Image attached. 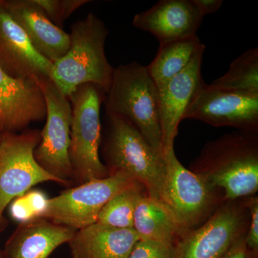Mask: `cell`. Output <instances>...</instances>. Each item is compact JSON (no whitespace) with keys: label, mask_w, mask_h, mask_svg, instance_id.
<instances>
[{"label":"cell","mask_w":258,"mask_h":258,"mask_svg":"<svg viewBox=\"0 0 258 258\" xmlns=\"http://www.w3.org/2000/svg\"><path fill=\"white\" fill-rule=\"evenodd\" d=\"M203 18L191 0H161L136 15L133 25L152 34L163 45L196 36Z\"/></svg>","instance_id":"cell-15"},{"label":"cell","mask_w":258,"mask_h":258,"mask_svg":"<svg viewBox=\"0 0 258 258\" xmlns=\"http://www.w3.org/2000/svg\"><path fill=\"white\" fill-rule=\"evenodd\" d=\"M47 200L46 195L40 190H30L11 202L10 215L20 223L41 218L46 208Z\"/></svg>","instance_id":"cell-23"},{"label":"cell","mask_w":258,"mask_h":258,"mask_svg":"<svg viewBox=\"0 0 258 258\" xmlns=\"http://www.w3.org/2000/svg\"><path fill=\"white\" fill-rule=\"evenodd\" d=\"M103 104L106 115L128 120L153 147L164 152L159 91L147 66L133 61L114 69Z\"/></svg>","instance_id":"cell-3"},{"label":"cell","mask_w":258,"mask_h":258,"mask_svg":"<svg viewBox=\"0 0 258 258\" xmlns=\"http://www.w3.org/2000/svg\"><path fill=\"white\" fill-rule=\"evenodd\" d=\"M164 157L165 176L160 200L175 219L181 238L211 217L218 189L186 169L178 160L174 148L164 152Z\"/></svg>","instance_id":"cell-6"},{"label":"cell","mask_w":258,"mask_h":258,"mask_svg":"<svg viewBox=\"0 0 258 258\" xmlns=\"http://www.w3.org/2000/svg\"><path fill=\"white\" fill-rule=\"evenodd\" d=\"M121 172L91 180L48 198L41 218L77 231L96 223L103 207L118 191L134 182Z\"/></svg>","instance_id":"cell-9"},{"label":"cell","mask_w":258,"mask_h":258,"mask_svg":"<svg viewBox=\"0 0 258 258\" xmlns=\"http://www.w3.org/2000/svg\"><path fill=\"white\" fill-rule=\"evenodd\" d=\"M76 231L45 218L20 223L7 241L5 258H48L57 247L69 243Z\"/></svg>","instance_id":"cell-17"},{"label":"cell","mask_w":258,"mask_h":258,"mask_svg":"<svg viewBox=\"0 0 258 258\" xmlns=\"http://www.w3.org/2000/svg\"><path fill=\"white\" fill-rule=\"evenodd\" d=\"M46 103V123L40 131V143L34 152L35 160L62 184H74V174L69 158L72 107L50 79L37 80Z\"/></svg>","instance_id":"cell-8"},{"label":"cell","mask_w":258,"mask_h":258,"mask_svg":"<svg viewBox=\"0 0 258 258\" xmlns=\"http://www.w3.org/2000/svg\"><path fill=\"white\" fill-rule=\"evenodd\" d=\"M211 85L221 89L258 95V47L242 52L231 62L228 71Z\"/></svg>","instance_id":"cell-21"},{"label":"cell","mask_w":258,"mask_h":258,"mask_svg":"<svg viewBox=\"0 0 258 258\" xmlns=\"http://www.w3.org/2000/svg\"><path fill=\"white\" fill-rule=\"evenodd\" d=\"M139 240L134 229L96 222L76 231L68 244L73 258H128Z\"/></svg>","instance_id":"cell-18"},{"label":"cell","mask_w":258,"mask_h":258,"mask_svg":"<svg viewBox=\"0 0 258 258\" xmlns=\"http://www.w3.org/2000/svg\"><path fill=\"white\" fill-rule=\"evenodd\" d=\"M108 34L105 23L93 13L73 24L69 50L52 63V81L64 96L69 98L86 83L108 91L114 72L105 52Z\"/></svg>","instance_id":"cell-2"},{"label":"cell","mask_w":258,"mask_h":258,"mask_svg":"<svg viewBox=\"0 0 258 258\" xmlns=\"http://www.w3.org/2000/svg\"><path fill=\"white\" fill-rule=\"evenodd\" d=\"M230 202L176 241L174 258H220L246 233L244 210Z\"/></svg>","instance_id":"cell-11"},{"label":"cell","mask_w":258,"mask_h":258,"mask_svg":"<svg viewBox=\"0 0 258 258\" xmlns=\"http://www.w3.org/2000/svg\"><path fill=\"white\" fill-rule=\"evenodd\" d=\"M4 4L40 55L53 63L66 55L69 34L52 23L35 0H11Z\"/></svg>","instance_id":"cell-16"},{"label":"cell","mask_w":258,"mask_h":258,"mask_svg":"<svg viewBox=\"0 0 258 258\" xmlns=\"http://www.w3.org/2000/svg\"><path fill=\"white\" fill-rule=\"evenodd\" d=\"M245 235L239 237L220 258H257L249 253L246 245Z\"/></svg>","instance_id":"cell-27"},{"label":"cell","mask_w":258,"mask_h":258,"mask_svg":"<svg viewBox=\"0 0 258 258\" xmlns=\"http://www.w3.org/2000/svg\"><path fill=\"white\" fill-rule=\"evenodd\" d=\"M204 17L216 13L221 8L222 0H191Z\"/></svg>","instance_id":"cell-28"},{"label":"cell","mask_w":258,"mask_h":258,"mask_svg":"<svg viewBox=\"0 0 258 258\" xmlns=\"http://www.w3.org/2000/svg\"><path fill=\"white\" fill-rule=\"evenodd\" d=\"M2 137H3V134H2L1 132H0V143H1Z\"/></svg>","instance_id":"cell-30"},{"label":"cell","mask_w":258,"mask_h":258,"mask_svg":"<svg viewBox=\"0 0 258 258\" xmlns=\"http://www.w3.org/2000/svg\"><path fill=\"white\" fill-rule=\"evenodd\" d=\"M52 23L60 28L64 22L88 0H35Z\"/></svg>","instance_id":"cell-24"},{"label":"cell","mask_w":258,"mask_h":258,"mask_svg":"<svg viewBox=\"0 0 258 258\" xmlns=\"http://www.w3.org/2000/svg\"><path fill=\"white\" fill-rule=\"evenodd\" d=\"M205 50L204 47L186 69L158 88L164 152L174 148L179 123L185 111L205 82L202 76Z\"/></svg>","instance_id":"cell-13"},{"label":"cell","mask_w":258,"mask_h":258,"mask_svg":"<svg viewBox=\"0 0 258 258\" xmlns=\"http://www.w3.org/2000/svg\"><path fill=\"white\" fill-rule=\"evenodd\" d=\"M191 168L222 189L225 201L254 195L258 189L257 134L240 131L208 142Z\"/></svg>","instance_id":"cell-1"},{"label":"cell","mask_w":258,"mask_h":258,"mask_svg":"<svg viewBox=\"0 0 258 258\" xmlns=\"http://www.w3.org/2000/svg\"><path fill=\"white\" fill-rule=\"evenodd\" d=\"M105 96L106 91L101 86L86 83L69 97L72 107L69 158L76 186L109 176L99 157L102 142L100 113Z\"/></svg>","instance_id":"cell-5"},{"label":"cell","mask_w":258,"mask_h":258,"mask_svg":"<svg viewBox=\"0 0 258 258\" xmlns=\"http://www.w3.org/2000/svg\"><path fill=\"white\" fill-rule=\"evenodd\" d=\"M0 66L15 78L52 80V62L32 46L4 2H0Z\"/></svg>","instance_id":"cell-14"},{"label":"cell","mask_w":258,"mask_h":258,"mask_svg":"<svg viewBox=\"0 0 258 258\" xmlns=\"http://www.w3.org/2000/svg\"><path fill=\"white\" fill-rule=\"evenodd\" d=\"M40 141L38 129L3 134L0 143V232L8 225L4 212L13 200L40 183L52 181L62 184L35 160L34 152Z\"/></svg>","instance_id":"cell-7"},{"label":"cell","mask_w":258,"mask_h":258,"mask_svg":"<svg viewBox=\"0 0 258 258\" xmlns=\"http://www.w3.org/2000/svg\"><path fill=\"white\" fill-rule=\"evenodd\" d=\"M147 194L143 185L131 183L106 203L98 215L101 225L119 229H133L134 211L140 199Z\"/></svg>","instance_id":"cell-22"},{"label":"cell","mask_w":258,"mask_h":258,"mask_svg":"<svg viewBox=\"0 0 258 258\" xmlns=\"http://www.w3.org/2000/svg\"><path fill=\"white\" fill-rule=\"evenodd\" d=\"M102 154L109 174L121 172L143 185L150 198L160 200L165 176L164 152L146 140L128 120L106 115Z\"/></svg>","instance_id":"cell-4"},{"label":"cell","mask_w":258,"mask_h":258,"mask_svg":"<svg viewBox=\"0 0 258 258\" xmlns=\"http://www.w3.org/2000/svg\"><path fill=\"white\" fill-rule=\"evenodd\" d=\"M184 119L257 134L258 95L221 89L204 82L185 111Z\"/></svg>","instance_id":"cell-10"},{"label":"cell","mask_w":258,"mask_h":258,"mask_svg":"<svg viewBox=\"0 0 258 258\" xmlns=\"http://www.w3.org/2000/svg\"><path fill=\"white\" fill-rule=\"evenodd\" d=\"M133 229L140 240L175 243L180 237L175 219L165 205L147 194L139 200L135 209Z\"/></svg>","instance_id":"cell-19"},{"label":"cell","mask_w":258,"mask_h":258,"mask_svg":"<svg viewBox=\"0 0 258 258\" xmlns=\"http://www.w3.org/2000/svg\"><path fill=\"white\" fill-rule=\"evenodd\" d=\"M204 47L198 35L159 45L155 58L147 66L157 88L186 69Z\"/></svg>","instance_id":"cell-20"},{"label":"cell","mask_w":258,"mask_h":258,"mask_svg":"<svg viewBox=\"0 0 258 258\" xmlns=\"http://www.w3.org/2000/svg\"><path fill=\"white\" fill-rule=\"evenodd\" d=\"M174 244L139 240L128 258H174Z\"/></svg>","instance_id":"cell-25"},{"label":"cell","mask_w":258,"mask_h":258,"mask_svg":"<svg viewBox=\"0 0 258 258\" xmlns=\"http://www.w3.org/2000/svg\"><path fill=\"white\" fill-rule=\"evenodd\" d=\"M46 118L45 97L35 78H15L0 66V132L14 134Z\"/></svg>","instance_id":"cell-12"},{"label":"cell","mask_w":258,"mask_h":258,"mask_svg":"<svg viewBox=\"0 0 258 258\" xmlns=\"http://www.w3.org/2000/svg\"><path fill=\"white\" fill-rule=\"evenodd\" d=\"M250 212V225L245 235V242L249 253L257 257L258 252V200L251 198L247 203Z\"/></svg>","instance_id":"cell-26"},{"label":"cell","mask_w":258,"mask_h":258,"mask_svg":"<svg viewBox=\"0 0 258 258\" xmlns=\"http://www.w3.org/2000/svg\"><path fill=\"white\" fill-rule=\"evenodd\" d=\"M0 258H5L4 254H3V251L0 249Z\"/></svg>","instance_id":"cell-29"}]
</instances>
